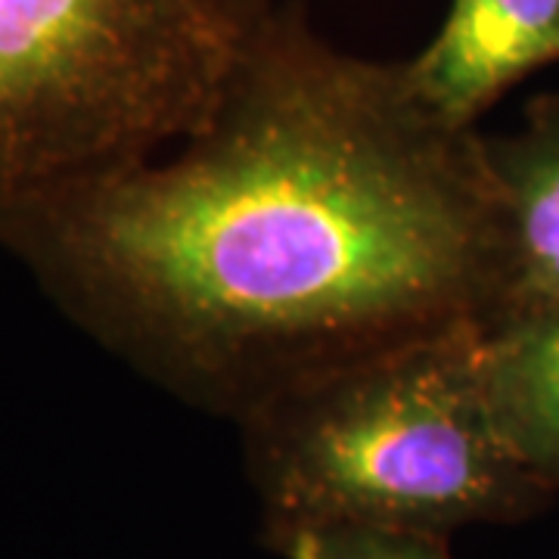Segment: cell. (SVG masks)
<instances>
[{
	"label": "cell",
	"instance_id": "6da1fadb",
	"mask_svg": "<svg viewBox=\"0 0 559 559\" xmlns=\"http://www.w3.org/2000/svg\"><path fill=\"white\" fill-rule=\"evenodd\" d=\"M0 246L146 380L240 423L352 360L485 330L498 197L476 128L289 7L168 159L28 205Z\"/></svg>",
	"mask_w": 559,
	"mask_h": 559
},
{
	"label": "cell",
	"instance_id": "7a4b0ae2",
	"mask_svg": "<svg viewBox=\"0 0 559 559\" xmlns=\"http://www.w3.org/2000/svg\"><path fill=\"white\" fill-rule=\"evenodd\" d=\"M481 326L404 342L299 382L240 419L264 525H360L448 538L513 522L554 491L500 439Z\"/></svg>",
	"mask_w": 559,
	"mask_h": 559
},
{
	"label": "cell",
	"instance_id": "3957f363",
	"mask_svg": "<svg viewBox=\"0 0 559 559\" xmlns=\"http://www.w3.org/2000/svg\"><path fill=\"white\" fill-rule=\"evenodd\" d=\"M271 0H0V230L215 116Z\"/></svg>",
	"mask_w": 559,
	"mask_h": 559
},
{
	"label": "cell",
	"instance_id": "277c9868",
	"mask_svg": "<svg viewBox=\"0 0 559 559\" xmlns=\"http://www.w3.org/2000/svg\"><path fill=\"white\" fill-rule=\"evenodd\" d=\"M559 62V0H454L432 44L404 62L423 106L473 131L522 79Z\"/></svg>",
	"mask_w": 559,
	"mask_h": 559
},
{
	"label": "cell",
	"instance_id": "5b68a950",
	"mask_svg": "<svg viewBox=\"0 0 559 559\" xmlns=\"http://www.w3.org/2000/svg\"><path fill=\"white\" fill-rule=\"evenodd\" d=\"M485 159L498 197L495 326L559 308V94L532 103L516 134L485 138Z\"/></svg>",
	"mask_w": 559,
	"mask_h": 559
},
{
	"label": "cell",
	"instance_id": "8992f818",
	"mask_svg": "<svg viewBox=\"0 0 559 559\" xmlns=\"http://www.w3.org/2000/svg\"><path fill=\"white\" fill-rule=\"evenodd\" d=\"M481 389L500 439L559 491V308L481 330Z\"/></svg>",
	"mask_w": 559,
	"mask_h": 559
},
{
	"label": "cell",
	"instance_id": "52a82bcc",
	"mask_svg": "<svg viewBox=\"0 0 559 559\" xmlns=\"http://www.w3.org/2000/svg\"><path fill=\"white\" fill-rule=\"evenodd\" d=\"M264 544L283 559H451L439 535L360 525H264Z\"/></svg>",
	"mask_w": 559,
	"mask_h": 559
}]
</instances>
